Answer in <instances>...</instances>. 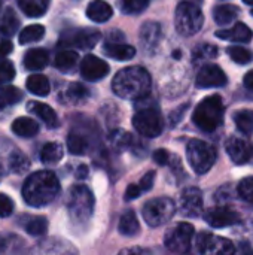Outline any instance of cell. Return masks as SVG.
I'll return each mask as SVG.
<instances>
[{
	"label": "cell",
	"mask_w": 253,
	"mask_h": 255,
	"mask_svg": "<svg viewBox=\"0 0 253 255\" xmlns=\"http://www.w3.org/2000/svg\"><path fill=\"white\" fill-rule=\"evenodd\" d=\"M51 0H19V9L30 18H39L45 15Z\"/></svg>",
	"instance_id": "obj_25"
},
{
	"label": "cell",
	"mask_w": 253,
	"mask_h": 255,
	"mask_svg": "<svg viewBox=\"0 0 253 255\" xmlns=\"http://www.w3.org/2000/svg\"><path fill=\"white\" fill-rule=\"evenodd\" d=\"M28 111L31 114H34L37 118H40L48 127L51 128H55L58 126V117L55 114V111L45 105V103H40V102H30L28 103Z\"/></svg>",
	"instance_id": "obj_20"
},
{
	"label": "cell",
	"mask_w": 253,
	"mask_h": 255,
	"mask_svg": "<svg viewBox=\"0 0 253 255\" xmlns=\"http://www.w3.org/2000/svg\"><path fill=\"white\" fill-rule=\"evenodd\" d=\"M180 212L188 218H197L203 214V194L198 188L189 187L180 196Z\"/></svg>",
	"instance_id": "obj_13"
},
{
	"label": "cell",
	"mask_w": 253,
	"mask_h": 255,
	"mask_svg": "<svg viewBox=\"0 0 253 255\" xmlns=\"http://www.w3.org/2000/svg\"><path fill=\"white\" fill-rule=\"evenodd\" d=\"M228 55L231 57V60L237 64H248L253 61V52L248 48L243 46H230L228 48Z\"/></svg>",
	"instance_id": "obj_37"
},
{
	"label": "cell",
	"mask_w": 253,
	"mask_h": 255,
	"mask_svg": "<svg viewBox=\"0 0 253 255\" xmlns=\"http://www.w3.org/2000/svg\"><path fill=\"white\" fill-rule=\"evenodd\" d=\"M252 15H253V9H252Z\"/></svg>",
	"instance_id": "obj_56"
},
{
	"label": "cell",
	"mask_w": 253,
	"mask_h": 255,
	"mask_svg": "<svg viewBox=\"0 0 253 255\" xmlns=\"http://www.w3.org/2000/svg\"><path fill=\"white\" fill-rule=\"evenodd\" d=\"M176 212L174 202L169 197H157L145 203L143 206V218L148 226L160 227L167 224Z\"/></svg>",
	"instance_id": "obj_7"
},
{
	"label": "cell",
	"mask_w": 253,
	"mask_h": 255,
	"mask_svg": "<svg viewBox=\"0 0 253 255\" xmlns=\"http://www.w3.org/2000/svg\"><path fill=\"white\" fill-rule=\"evenodd\" d=\"M140 194H142V191H140L139 185H137V184H130V185L127 187V191H125V200H127V202L134 200V199H137Z\"/></svg>",
	"instance_id": "obj_46"
},
{
	"label": "cell",
	"mask_w": 253,
	"mask_h": 255,
	"mask_svg": "<svg viewBox=\"0 0 253 255\" xmlns=\"http://www.w3.org/2000/svg\"><path fill=\"white\" fill-rule=\"evenodd\" d=\"M246 4H251V6H253V0H243Z\"/></svg>",
	"instance_id": "obj_53"
},
{
	"label": "cell",
	"mask_w": 253,
	"mask_h": 255,
	"mask_svg": "<svg viewBox=\"0 0 253 255\" xmlns=\"http://www.w3.org/2000/svg\"><path fill=\"white\" fill-rule=\"evenodd\" d=\"M197 250L201 255H234L236 247L230 239L212 235L201 233L197 239Z\"/></svg>",
	"instance_id": "obj_10"
},
{
	"label": "cell",
	"mask_w": 253,
	"mask_h": 255,
	"mask_svg": "<svg viewBox=\"0 0 253 255\" xmlns=\"http://www.w3.org/2000/svg\"><path fill=\"white\" fill-rule=\"evenodd\" d=\"M103 52L113 60L125 61V60H130L136 55V48L131 45H127V43L107 40L103 46Z\"/></svg>",
	"instance_id": "obj_18"
},
{
	"label": "cell",
	"mask_w": 253,
	"mask_h": 255,
	"mask_svg": "<svg viewBox=\"0 0 253 255\" xmlns=\"http://www.w3.org/2000/svg\"><path fill=\"white\" fill-rule=\"evenodd\" d=\"M139 220L133 211H125L119 220V233L124 236H134L139 233Z\"/></svg>",
	"instance_id": "obj_27"
},
{
	"label": "cell",
	"mask_w": 253,
	"mask_h": 255,
	"mask_svg": "<svg viewBox=\"0 0 253 255\" xmlns=\"http://www.w3.org/2000/svg\"><path fill=\"white\" fill-rule=\"evenodd\" d=\"M224 102L219 96L206 97L192 114L194 124L203 131H215L224 121Z\"/></svg>",
	"instance_id": "obj_3"
},
{
	"label": "cell",
	"mask_w": 253,
	"mask_h": 255,
	"mask_svg": "<svg viewBox=\"0 0 253 255\" xmlns=\"http://www.w3.org/2000/svg\"><path fill=\"white\" fill-rule=\"evenodd\" d=\"M154 181H155V172H148L142 179H140V184H139V188L140 191H149L154 185Z\"/></svg>",
	"instance_id": "obj_44"
},
{
	"label": "cell",
	"mask_w": 253,
	"mask_h": 255,
	"mask_svg": "<svg viewBox=\"0 0 253 255\" xmlns=\"http://www.w3.org/2000/svg\"><path fill=\"white\" fill-rule=\"evenodd\" d=\"M151 0H122L121 1V10L125 15H137L142 13L148 6Z\"/></svg>",
	"instance_id": "obj_38"
},
{
	"label": "cell",
	"mask_w": 253,
	"mask_h": 255,
	"mask_svg": "<svg viewBox=\"0 0 253 255\" xmlns=\"http://www.w3.org/2000/svg\"><path fill=\"white\" fill-rule=\"evenodd\" d=\"M234 255H253V251L251 250L249 245H245V244H243V245L240 247V251H239V253L236 251V254Z\"/></svg>",
	"instance_id": "obj_51"
},
{
	"label": "cell",
	"mask_w": 253,
	"mask_h": 255,
	"mask_svg": "<svg viewBox=\"0 0 253 255\" xmlns=\"http://www.w3.org/2000/svg\"><path fill=\"white\" fill-rule=\"evenodd\" d=\"M27 90L31 93V94H36V96H40V97H45L49 94L51 91V84H49V79L45 76V75H40V73H34V75H30L27 78Z\"/></svg>",
	"instance_id": "obj_22"
},
{
	"label": "cell",
	"mask_w": 253,
	"mask_h": 255,
	"mask_svg": "<svg viewBox=\"0 0 253 255\" xmlns=\"http://www.w3.org/2000/svg\"><path fill=\"white\" fill-rule=\"evenodd\" d=\"M234 123L243 134L249 136L253 133V111H239L234 115Z\"/></svg>",
	"instance_id": "obj_34"
},
{
	"label": "cell",
	"mask_w": 253,
	"mask_h": 255,
	"mask_svg": "<svg viewBox=\"0 0 253 255\" xmlns=\"http://www.w3.org/2000/svg\"><path fill=\"white\" fill-rule=\"evenodd\" d=\"M10 51H12V43H10L9 40L0 42V58H3V57H6L7 54H10Z\"/></svg>",
	"instance_id": "obj_48"
},
{
	"label": "cell",
	"mask_w": 253,
	"mask_h": 255,
	"mask_svg": "<svg viewBox=\"0 0 253 255\" xmlns=\"http://www.w3.org/2000/svg\"><path fill=\"white\" fill-rule=\"evenodd\" d=\"M18 25H19L18 16L15 15L13 9L7 7V9L4 10L3 16H1V22H0V31H1V34H4V36H12V34L16 31Z\"/></svg>",
	"instance_id": "obj_32"
},
{
	"label": "cell",
	"mask_w": 253,
	"mask_h": 255,
	"mask_svg": "<svg viewBox=\"0 0 253 255\" xmlns=\"http://www.w3.org/2000/svg\"><path fill=\"white\" fill-rule=\"evenodd\" d=\"M43 36H45V27L40 24H31V25H27L25 28H22L18 40L22 45H28V43L39 42L40 39H43Z\"/></svg>",
	"instance_id": "obj_29"
},
{
	"label": "cell",
	"mask_w": 253,
	"mask_h": 255,
	"mask_svg": "<svg viewBox=\"0 0 253 255\" xmlns=\"http://www.w3.org/2000/svg\"><path fill=\"white\" fill-rule=\"evenodd\" d=\"M160 34H161V28L157 22H146L140 30V40L146 46H152L157 45V42L160 40Z\"/></svg>",
	"instance_id": "obj_31"
},
{
	"label": "cell",
	"mask_w": 253,
	"mask_h": 255,
	"mask_svg": "<svg viewBox=\"0 0 253 255\" xmlns=\"http://www.w3.org/2000/svg\"><path fill=\"white\" fill-rule=\"evenodd\" d=\"M13 203L6 194H0V218H6L12 214Z\"/></svg>",
	"instance_id": "obj_43"
},
{
	"label": "cell",
	"mask_w": 253,
	"mask_h": 255,
	"mask_svg": "<svg viewBox=\"0 0 253 255\" xmlns=\"http://www.w3.org/2000/svg\"><path fill=\"white\" fill-rule=\"evenodd\" d=\"M113 93L125 100H142L151 91V75L140 66L119 70L112 81Z\"/></svg>",
	"instance_id": "obj_1"
},
{
	"label": "cell",
	"mask_w": 253,
	"mask_h": 255,
	"mask_svg": "<svg viewBox=\"0 0 253 255\" xmlns=\"http://www.w3.org/2000/svg\"><path fill=\"white\" fill-rule=\"evenodd\" d=\"M60 182L58 178L49 170H40L31 173L22 187L24 202L33 208H42L54 202L58 196Z\"/></svg>",
	"instance_id": "obj_2"
},
{
	"label": "cell",
	"mask_w": 253,
	"mask_h": 255,
	"mask_svg": "<svg viewBox=\"0 0 253 255\" xmlns=\"http://www.w3.org/2000/svg\"><path fill=\"white\" fill-rule=\"evenodd\" d=\"M113 10L104 0H92L86 7V16L94 22H106L112 18Z\"/></svg>",
	"instance_id": "obj_19"
},
{
	"label": "cell",
	"mask_w": 253,
	"mask_h": 255,
	"mask_svg": "<svg viewBox=\"0 0 253 255\" xmlns=\"http://www.w3.org/2000/svg\"><path fill=\"white\" fill-rule=\"evenodd\" d=\"M86 175H88V169H86L85 166H79V167H78L76 176H78L79 179H84V178H86Z\"/></svg>",
	"instance_id": "obj_52"
},
{
	"label": "cell",
	"mask_w": 253,
	"mask_h": 255,
	"mask_svg": "<svg viewBox=\"0 0 253 255\" xmlns=\"http://www.w3.org/2000/svg\"><path fill=\"white\" fill-rule=\"evenodd\" d=\"M186 157L192 170L198 175H204L213 167L218 154L210 143L200 139H192L186 146Z\"/></svg>",
	"instance_id": "obj_6"
},
{
	"label": "cell",
	"mask_w": 253,
	"mask_h": 255,
	"mask_svg": "<svg viewBox=\"0 0 253 255\" xmlns=\"http://www.w3.org/2000/svg\"><path fill=\"white\" fill-rule=\"evenodd\" d=\"M9 167L15 173H24L30 169V161L21 151H12L9 155Z\"/></svg>",
	"instance_id": "obj_36"
},
{
	"label": "cell",
	"mask_w": 253,
	"mask_h": 255,
	"mask_svg": "<svg viewBox=\"0 0 253 255\" xmlns=\"http://www.w3.org/2000/svg\"><path fill=\"white\" fill-rule=\"evenodd\" d=\"M48 52L40 48L28 49L24 55V67L27 70H42L48 64Z\"/></svg>",
	"instance_id": "obj_21"
},
{
	"label": "cell",
	"mask_w": 253,
	"mask_h": 255,
	"mask_svg": "<svg viewBox=\"0 0 253 255\" xmlns=\"http://www.w3.org/2000/svg\"><path fill=\"white\" fill-rule=\"evenodd\" d=\"M225 148H227V154L236 164H246L252 160L253 146L246 139L233 136L227 140Z\"/></svg>",
	"instance_id": "obj_16"
},
{
	"label": "cell",
	"mask_w": 253,
	"mask_h": 255,
	"mask_svg": "<svg viewBox=\"0 0 253 255\" xmlns=\"http://www.w3.org/2000/svg\"><path fill=\"white\" fill-rule=\"evenodd\" d=\"M78 54L75 51H70V49H66V51H61L55 55V60H54V64L57 69L60 70H70L75 67V64L78 63Z\"/></svg>",
	"instance_id": "obj_33"
},
{
	"label": "cell",
	"mask_w": 253,
	"mask_h": 255,
	"mask_svg": "<svg viewBox=\"0 0 253 255\" xmlns=\"http://www.w3.org/2000/svg\"><path fill=\"white\" fill-rule=\"evenodd\" d=\"M245 87L253 93V70H251L249 73H246V76H245Z\"/></svg>",
	"instance_id": "obj_50"
},
{
	"label": "cell",
	"mask_w": 253,
	"mask_h": 255,
	"mask_svg": "<svg viewBox=\"0 0 253 255\" xmlns=\"http://www.w3.org/2000/svg\"><path fill=\"white\" fill-rule=\"evenodd\" d=\"M194 238V227L188 223H179L164 236V245L174 254H186Z\"/></svg>",
	"instance_id": "obj_9"
},
{
	"label": "cell",
	"mask_w": 253,
	"mask_h": 255,
	"mask_svg": "<svg viewBox=\"0 0 253 255\" xmlns=\"http://www.w3.org/2000/svg\"><path fill=\"white\" fill-rule=\"evenodd\" d=\"M170 158H171V155H170L166 149H158V151L154 152V160H155V163H158L160 166L170 164Z\"/></svg>",
	"instance_id": "obj_45"
},
{
	"label": "cell",
	"mask_w": 253,
	"mask_h": 255,
	"mask_svg": "<svg viewBox=\"0 0 253 255\" xmlns=\"http://www.w3.org/2000/svg\"><path fill=\"white\" fill-rule=\"evenodd\" d=\"M63 158V148L57 142L45 143L40 149V160L45 164H57Z\"/></svg>",
	"instance_id": "obj_28"
},
{
	"label": "cell",
	"mask_w": 253,
	"mask_h": 255,
	"mask_svg": "<svg viewBox=\"0 0 253 255\" xmlns=\"http://www.w3.org/2000/svg\"><path fill=\"white\" fill-rule=\"evenodd\" d=\"M100 31L97 28H79L63 36L61 43L64 46H76L79 49H91L100 40Z\"/></svg>",
	"instance_id": "obj_11"
},
{
	"label": "cell",
	"mask_w": 253,
	"mask_h": 255,
	"mask_svg": "<svg viewBox=\"0 0 253 255\" xmlns=\"http://www.w3.org/2000/svg\"><path fill=\"white\" fill-rule=\"evenodd\" d=\"M67 96L70 100L73 102H78V100H85V97L88 96V90L81 85V84H73L69 87V91H67Z\"/></svg>",
	"instance_id": "obj_41"
},
{
	"label": "cell",
	"mask_w": 253,
	"mask_h": 255,
	"mask_svg": "<svg viewBox=\"0 0 253 255\" xmlns=\"http://www.w3.org/2000/svg\"><path fill=\"white\" fill-rule=\"evenodd\" d=\"M204 218L207 224H210L215 229H224V227H230V226L240 223V215L227 206H218V208L207 211Z\"/></svg>",
	"instance_id": "obj_15"
},
{
	"label": "cell",
	"mask_w": 253,
	"mask_h": 255,
	"mask_svg": "<svg viewBox=\"0 0 253 255\" xmlns=\"http://www.w3.org/2000/svg\"><path fill=\"white\" fill-rule=\"evenodd\" d=\"M228 78L225 72L216 64H206L198 70L195 85L198 88H218L227 85Z\"/></svg>",
	"instance_id": "obj_12"
},
{
	"label": "cell",
	"mask_w": 253,
	"mask_h": 255,
	"mask_svg": "<svg viewBox=\"0 0 253 255\" xmlns=\"http://www.w3.org/2000/svg\"><path fill=\"white\" fill-rule=\"evenodd\" d=\"M0 9H1V1H0Z\"/></svg>",
	"instance_id": "obj_55"
},
{
	"label": "cell",
	"mask_w": 253,
	"mask_h": 255,
	"mask_svg": "<svg viewBox=\"0 0 253 255\" xmlns=\"http://www.w3.org/2000/svg\"><path fill=\"white\" fill-rule=\"evenodd\" d=\"M22 100V93L12 85H7L0 90V108H7L12 105H16Z\"/></svg>",
	"instance_id": "obj_35"
},
{
	"label": "cell",
	"mask_w": 253,
	"mask_h": 255,
	"mask_svg": "<svg viewBox=\"0 0 253 255\" xmlns=\"http://www.w3.org/2000/svg\"><path fill=\"white\" fill-rule=\"evenodd\" d=\"M15 78V67L10 61L1 60L0 61V87L10 82Z\"/></svg>",
	"instance_id": "obj_40"
},
{
	"label": "cell",
	"mask_w": 253,
	"mask_h": 255,
	"mask_svg": "<svg viewBox=\"0 0 253 255\" xmlns=\"http://www.w3.org/2000/svg\"><path fill=\"white\" fill-rule=\"evenodd\" d=\"M237 193H239V196H240L245 202L252 203L253 205V176L243 179V181L239 184Z\"/></svg>",
	"instance_id": "obj_39"
},
{
	"label": "cell",
	"mask_w": 253,
	"mask_h": 255,
	"mask_svg": "<svg viewBox=\"0 0 253 255\" xmlns=\"http://www.w3.org/2000/svg\"><path fill=\"white\" fill-rule=\"evenodd\" d=\"M118 255H149V251L143 250V248H127V250H122Z\"/></svg>",
	"instance_id": "obj_47"
},
{
	"label": "cell",
	"mask_w": 253,
	"mask_h": 255,
	"mask_svg": "<svg viewBox=\"0 0 253 255\" xmlns=\"http://www.w3.org/2000/svg\"><path fill=\"white\" fill-rule=\"evenodd\" d=\"M12 131L19 137H33L39 133V124L31 118H16L12 123Z\"/></svg>",
	"instance_id": "obj_23"
},
{
	"label": "cell",
	"mask_w": 253,
	"mask_h": 255,
	"mask_svg": "<svg viewBox=\"0 0 253 255\" xmlns=\"http://www.w3.org/2000/svg\"><path fill=\"white\" fill-rule=\"evenodd\" d=\"M19 224L31 236H42L48 230V221L45 217H22Z\"/></svg>",
	"instance_id": "obj_24"
},
{
	"label": "cell",
	"mask_w": 253,
	"mask_h": 255,
	"mask_svg": "<svg viewBox=\"0 0 253 255\" xmlns=\"http://www.w3.org/2000/svg\"><path fill=\"white\" fill-rule=\"evenodd\" d=\"M239 16V7L234 4H221L216 6L213 10V18L219 25H227L237 19Z\"/></svg>",
	"instance_id": "obj_26"
},
{
	"label": "cell",
	"mask_w": 253,
	"mask_h": 255,
	"mask_svg": "<svg viewBox=\"0 0 253 255\" xmlns=\"http://www.w3.org/2000/svg\"><path fill=\"white\" fill-rule=\"evenodd\" d=\"M1 176H3V169H1V166H0V179H1Z\"/></svg>",
	"instance_id": "obj_54"
},
{
	"label": "cell",
	"mask_w": 253,
	"mask_h": 255,
	"mask_svg": "<svg viewBox=\"0 0 253 255\" xmlns=\"http://www.w3.org/2000/svg\"><path fill=\"white\" fill-rule=\"evenodd\" d=\"M133 126L145 137H157L163 133L164 121L157 108L148 106L143 109H139L137 114L133 118Z\"/></svg>",
	"instance_id": "obj_8"
},
{
	"label": "cell",
	"mask_w": 253,
	"mask_h": 255,
	"mask_svg": "<svg viewBox=\"0 0 253 255\" xmlns=\"http://www.w3.org/2000/svg\"><path fill=\"white\" fill-rule=\"evenodd\" d=\"M203 22H204V15L195 3L185 0L177 4L174 13V25L179 34L186 37L192 36L201 30Z\"/></svg>",
	"instance_id": "obj_5"
},
{
	"label": "cell",
	"mask_w": 253,
	"mask_h": 255,
	"mask_svg": "<svg viewBox=\"0 0 253 255\" xmlns=\"http://www.w3.org/2000/svg\"><path fill=\"white\" fill-rule=\"evenodd\" d=\"M67 209L72 221L76 224H85L94 212V196L85 185H75L70 190Z\"/></svg>",
	"instance_id": "obj_4"
},
{
	"label": "cell",
	"mask_w": 253,
	"mask_h": 255,
	"mask_svg": "<svg viewBox=\"0 0 253 255\" xmlns=\"http://www.w3.org/2000/svg\"><path fill=\"white\" fill-rule=\"evenodd\" d=\"M107 73H109V64L95 55L89 54L81 63V75L85 81L95 82L103 79Z\"/></svg>",
	"instance_id": "obj_14"
},
{
	"label": "cell",
	"mask_w": 253,
	"mask_h": 255,
	"mask_svg": "<svg viewBox=\"0 0 253 255\" xmlns=\"http://www.w3.org/2000/svg\"><path fill=\"white\" fill-rule=\"evenodd\" d=\"M67 148L75 155H84L89 149V142L85 136L72 131L67 137Z\"/></svg>",
	"instance_id": "obj_30"
},
{
	"label": "cell",
	"mask_w": 253,
	"mask_h": 255,
	"mask_svg": "<svg viewBox=\"0 0 253 255\" xmlns=\"http://www.w3.org/2000/svg\"><path fill=\"white\" fill-rule=\"evenodd\" d=\"M110 140H112V143H113L115 146L124 148V146H127V145L131 143V136H130L128 133H125V131H115V133L112 134Z\"/></svg>",
	"instance_id": "obj_42"
},
{
	"label": "cell",
	"mask_w": 253,
	"mask_h": 255,
	"mask_svg": "<svg viewBox=\"0 0 253 255\" xmlns=\"http://www.w3.org/2000/svg\"><path fill=\"white\" fill-rule=\"evenodd\" d=\"M216 36L219 39H224V40L237 42V43H246V42H251V39H252V30L246 24L237 22L231 28L216 31Z\"/></svg>",
	"instance_id": "obj_17"
},
{
	"label": "cell",
	"mask_w": 253,
	"mask_h": 255,
	"mask_svg": "<svg viewBox=\"0 0 253 255\" xmlns=\"http://www.w3.org/2000/svg\"><path fill=\"white\" fill-rule=\"evenodd\" d=\"M9 245H10V239L0 235V255H6Z\"/></svg>",
	"instance_id": "obj_49"
}]
</instances>
